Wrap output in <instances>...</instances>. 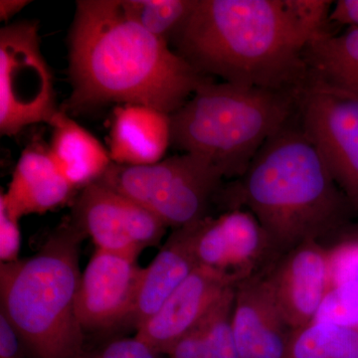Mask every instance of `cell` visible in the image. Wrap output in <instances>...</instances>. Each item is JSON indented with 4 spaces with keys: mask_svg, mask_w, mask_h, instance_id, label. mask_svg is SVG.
<instances>
[{
    "mask_svg": "<svg viewBox=\"0 0 358 358\" xmlns=\"http://www.w3.org/2000/svg\"><path fill=\"white\" fill-rule=\"evenodd\" d=\"M333 1L195 0L169 41L207 77L240 86L299 92L310 70L306 51L329 30Z\"/></svg>",
    "mask_w": 358,
    "mask_h": 358,
    "instance_id": "cell-1",
    "label": "cell"
},
{
    "mask_svg": "<svg viewBox=\"0 0 358 358\" xmlns=\"http://www.w3.org/2000/svg\"><path fill=\"white\" fill-rule=\"evenodd\" d=\"M69 77L66 113L117 103L171 115L213 80L129 18L121 0L77 1L69 32Z\"/></svg>",
    "mask_w": 358,
    "mask_h": 358,
    "instance_id": "cell-2",
    "label": "cell"
},
{
    "mask_svg": "<svg viewBox=\"0 0 358 358\" xmlns=\"http://www.w3.org/2000/svg\"><path fill=\"white\" fill-rule=\"evenodd\" d=\"M253 214L279 253L306 242L341 243L358 215L301 127L298 112L227 181L219 209Z\"/></svg>",
    "mask_w": 358,
    "mask_h": 358,
    "instance_id": "cell-3",
    "label": "cell"
},
{
    "mask_svg": "<svg viewBox=\"0 0 358 358\" xmlns=\"http://www.w3.org/2000/svg\"><path fill=\"white\" fill-rule=\"evenodd\" d=\"M85 237L70 219L35 255L0 264V313L33 358H78L84 352L76 301Z\"/></svg>",
    "mask_w": 358,
    "mask_h": 358,
    "instance_id": "cell-4",
    "label": "cell"
},
{
    "mask_svg": "<svg viewBox=\"0 0 358 358\" xmlns=\"http://www.w3.org/2000/svg\"><path fill=\"white\" fill-rule=\"evenodd\" d=\"M299 92L207 82L171 115V145L208 160L226 181L298 112Z\"/></svg>",
    "mask_w": 358,
    "mask_h": 358,
    "instance_id": "cell-5",
    "label": "cell"
},
{
    "mask_svg": "<svg viewBox=\"0 0 358 358\" xmlns=\"http://www.w3.org/2000/svg\"><path fill=\"white\" fill-rule=\"evenodd\" d=\"M96 182L138 202L174 230L214 216L227 181L208 160L185 152L150 166L113 162Z\"/></svg>",
    "mask_w": 358,
    "mask_h": 358,
    "instance_id": "cell-6",
    "label": "cell"
},
{
    "mask_svg": "<svg viewBox=\"0 0 358 358\" xmlns=\"http://www.w3.org/2000/svg\"><path fill=\"white\" fill-rule=\"evenodd\" d=\"M59 109L53 75L40 47L39 26L23 20L0 30V134L50 124Z\"/></svg>",
    "mask_w": 358,
    "mask_h": 358,
    "instance_id": "cell-7",
    "label": "cell"
},
{
    "mask_svg": "<svg viewBox=\"0 0 358 358\" xmlns=\"http://www.w3.org/2000/svg\"><path fill=\"white\" fill-rule=\"evenodd\" d=\"M301 127L358 214V96L313 76L299 94Z\"/></svg>",
    "mask_w": 358,
    "mask_h": 358,
    "instance_id": "cell-8",
    "label": "cell"
},
{
    "mask_svg": "<svg viewBox=\"0 0 358 358\" xmlns=\"http://www.w3.org/2000/svg\"><path fill=\"white\" fill-rule=\"evenodd\" d=\"M189 226L199 267L220 273L235 287L265 274L281 256L258 219L247 209L221 212Z\"/></svg>",
    "mask_w": 358,
    "mask_h": 358,
    "instance_id": "cell-9",
    "label": "cell"
},
{
    "mask_svg": "<svg viewBox=\"0 0 358 358\" xmlns=\"http://www.w3.org/2000/svg\"><path fill=\"white\" fill-rule=\"evenodd\" d=\"M71 219L96 249L136 257L160 243L167 229L147 208L100 182L81 190Z\"/></svg>",
    "mask_w": 358,
    "mask_h": 358,
    "instance_id": "cell-10",
    "label": "cell"
},
{
    "mask_svg": "<svg viewBox=\"0 0 358 358\" xmlns=\"http://www.w3.org/2000/svg\"><path fill=\"white\" fill-rule=\"evenodd\" d=\"M292 331L317 317L334 288L333 250L306 242L282 254L264 274Z\"/></svg>",
    "mask_w": 358,
    "mask_h": 358,
    "instance_id": "cell-11",
    "label": "cell"
},
{
    "mask_svg": "<svg viewBox=\"0 0 358 358\" xmlns=\"http://www.w3.org/2000/svg\"><path fill=\"white\" fill-rule=\"evenodd\" d=\"M138 258L96 249L77 294V317L84 331L102 333L129 324L143 268Z\"/></svg>",
    "mask_w": 358,
    "mask_h": 358,
    "instance_id": "cell-12",
    "label": "cell"
},
{
    "mask_svg": "<svg viewBox=\"0 0 358 358\" xmlns=\"http://www.w3.org/2000/svg\"><path fill=\"white\" fill-rule=\"evenodd\" d=\"M233 288L234 284L225 275L197 267L162 307L136 329V338L166 357Z\"/></svg>",
    "mask_w": 358,
    "mask_h": 358,
    "instance_id": "cell-13",
    "label": "cell"
},
{
    "mask_svg": "<svg viewBox=\"0 0 358 358\" xmlns=\"http://www.w3.org/2000/svg\"><path fill=\"white\" fill-rule=\"evenodd\" d=\"M231 327L238 358H286L293 331L264 274L235 287Z\"/></svg>",
    "mask_w": 358,
    "mask_h": 358,
    "instance_id": "cell-14",
    "label": "cell"
},
{
    "mask_svg": "<svg viewBox=\"0 0 358 358\" xmlns=\"http://www.w3.org/2000/svg\"><path fill=\"white\" fill-rule=\"evenodd\" d=\"M75 189L56 166L48 145L32 141L21 152L6 192H1L7 210L20 219L44 214L70 201Z\"/></svg>",
    "mask_w": 358,
    "mask_h": 358,
    "instance_id": "cell-15",
    "label": "cell"
},
{
    "mask_svg": "<svg viewBox=\"0 0 358 358\" xmlns=\"http://www.w3.org/2000/svg\"><path fill=\"white\" fill-rule=\"evenodd\" d=\"M109 141L110 159L121 166H150L171 145V115L143 105H120L114 110Z\"/></svg>",
    "mask_w": 358,
    "mask_h": 358,
    "instance_id": "cell-16",
    "label": "cell"
},
{
    "mask_svg": "<svg viewBox=\"0 0 358 358\" xmlns=\"http://www.w3.org/2000/svg\"><path fill=\"white\" fill-rule=\"evenodd\" d=\"M197 267L190 226L173 230L154 260L141 268L129 320L136 331L162 307Z\"/></svg>",
    "mask_w": 358,
    "mask_h": 358,
    "instance_id": "cell-17",
    "label": "cell"
},
{
    "mask_svg": "<svg viewBox=\"0 0 358 358\" xmlns=\"http://www.w3.org/2000/svg\"><path fill=\"white\" fill-rule=\"evenodd\" d=\"M49 124V152L66 180L76 190L100 180L113 164L109 150L64 110H59Z\"/></svg>",
    "mask_w": 358,
    "mask_h": 358,
    "instance_id": "cell-18",
    "label": "cell"
},
{
    "mask_svg": "<svg viewBox=\"0 0 358 358\" xmlns=\"http://www.w3.org/2000/svg\"><path fill=\"white\" fill-rule=\"evenodd\" d=\"M306 60L310 76L358 96V27L320 33L308 44Z\"/></svg>",
    "mask_w": 358,
    "mask_h": 358,
    "instance_id": "cell-19",
    "label": "cell"
},
{
    "mask_svg": "<svg viewBox=\"0 0 358 358\" xmlns=\"http://www.w3.org/2000/svg\"><path fill=\"white\" fill-rule=\"evenodd\" d=\"M235 288L167 353L166 358H238L231 327Z\"/></svg>",
    "mask_w": 358,
    "mask_h": 358,
    "instance_id": "cell-20",
    "label": "cell"
},
{
    "mask_svg": "<svg viewBox=\"0 0 358 358\" xmlns=\"http://www.w3.org/2000/svg\"><path fill=\"white\" fill-rule=\"evenodd\" d=\"M286 358H358V326L315 320L292 331Z\"/></svg>",
    "mask_w": 358,
    "mask_h": 358,
    "instance_id": "cell-21",
    "label": "cell"
},
{
    "mask_svg": "<svg viewBox=\"0 0 358 358\" xmlns=\"http://www.w3.org/2000/svg\"><path fill=\"white\" fill-rule=\"evenodd\" d=\"M195 0H121L124 13L155 36L169 44L192 13Z\"/></svg>",
    "mask_w": 358,
    "mask_h": 358,
    "instance_id": "cell-22",
    "label": "cell"
},
{
    "mask_svg": "<svg viewBox=\"0 0 358 358\" xmlns=\"http://www.w3.org/2000/svg\"><path fill=\"white\" fill-rule=\"evenodd\" d=\"M145 341L136 338H115L78 358H164Z\"/></svg>",
    "mask_w": 358,
    "mask_h": 358,
    "instance_id": "cell-23",
    "label": "cell"
},
{
    "mask_svg": "<svg viewBox=\"0 0 358 358\" xmlns=\"http://www.w3.org/2000/svg\"><path fill=\"white\" fill-rule=\"evenodd\" d=\"M20 219L9 213L3 200L0 199V263L20 260Z\"/></svg>",
    "mask_w": 358,
    "mask_h": 358,
    "instance_id": "cell-24",
    "label": "cell"
},
{
    "mask_svg": "<svg viewBox=\"0 0 358 358\" xmlns=\"http://www.w3.org/2000/svg\"><path fill=\"white\" fill-rule=\"evenodd\" d=\"M28 355L20 334L0 313V358H27Z\"/></svg>",
    "mask_w": 358,
    "mask_h": 358,
    "instance_id": "cell-25",
    "label": "cell"
},
{
    "mask_svg": "<svg viewBox=\"0 0 358 358\" xmlns=\"http://www.w3.org/2000/svg\"><path fill=\"white\" fill-rule=\"evenodd\" d=\"M329 22L358 27V0H338L334 2L329 13Z\"/></svg>",
    "mask_w": 358,
    "mask_h": 358,
    "instance_id": "cell-26",
    "label": "cell"
},
{
    "mask_svg": "<svg viewBox=\"0 0 358 358\" xmlns=\"http://www.w3.org/2000/svg\"><path fill=\"white\" fill-rule=\"evenodd\" d=\"M30 1L27 0H1L0 1V20L8 21L20 13L25 6H27Z\"/></svg>",
    "mask_w": 358,
    "mask_h": 358,
    "instance_id": "cell-27",
    "label": "cell"
}]
</instances>
